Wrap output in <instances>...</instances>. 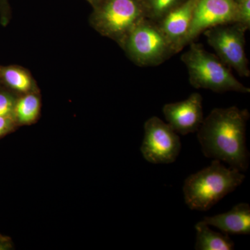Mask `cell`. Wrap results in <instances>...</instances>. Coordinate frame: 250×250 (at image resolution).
<instances>
[{
	"mask_svg": "<svg viewBox=\"0 0 250 250\" xmlns=\"http://www.w3.org/2000/svg\"><path fill=\"white\" fill-rule=\"evenodd\" d=\"M196 2L197 0H186L156 22L177 53L185 47L184 42L190 29Z\"/></svg>",
	"mask_w": 250,
	"mask_h": 250,
	"instance_id": "obj_10",
	"label": "cell"
},
{
	"mask_svg": "<svg viewBox=\"0 0 250 250\" xmlns=\"http://www.w3.org/2000/svg\"><path fill=\"white\" fill-rule=\"evenodd\" d=\"M11 19L10 0H0V24L6 27Z\"/></svg>",
	"mask_w": 250,
	"mask_h": 250,
	"instance_id": "obj_18",
	"label": "cell"
},
{
	"mask_svg": "<svg viewBox=\"0 0 250 250\" xmlns=\"http://www.w3.org/2000/svg\"><path fill=\"white\" fill-rule=\"evenodd\" d=\"M245 179L246 176L241 171L213 160L209 166L186 179L183 188L186 205L191 210H209L236 190Z\"/></svg>",
	"mask_w": 250,
	"mask_h": 250,
	"instance_id": "obj_2",
	"label": "cell"
},
{
	"mask_svg": "<svg viewBox=\"0 0 250 250\" xmlns=\"http://www.w3.org/2000/svg\"><path fill=\"white\" fill-rule=\"evenodd\" d=\"M249 118L248 109L237 106L212 110L197 131L205 157L223 161L241 172L248 170L250 153L246 146V126Z\"/></svg>",
	"mask_w": 250,
	"mask_h": 250,
	"instance_id": "obj_1",
	"label": "cell"
},
{
	"mask_svg": "<svg viewBox=\"0 0 250 250\" xmlns=\"http://www.w3.org/2000/svg\"><path fill=\"white\" fill-rule=\"evenodd\" d=\"M16 125L14 117L0 116V136L12 131Z\"/></svg>",
	"mask_w": 250,
	"mask_h": 250,
	"instance_id": "obj_19",
	"label": "cell"
},
{
	"mask_svg": "<svg viewBox=\"0 0 250 250\" xmlns=\"http://www.w3.org/2000/svg\"><path fill=\"white\" fill-rule=\"evenodd\" d=\"M237 7L234 0H197L185 47L207 29L236 22Z\"/></svg>",
	"mask_w": 250,
	"mask_h": 250,
	"instance_id": "obj_8",
	"label": "cell"
},
{
	"mask_svg": "<svg viewBox=\"0 0 250 250\" xmlns=\"http://www.w3.org/2000/svg\"><path fill=\"white\" fill-rule=\"evenodd\" d=\"M235 1H236V3H239L241 2V1H243V0H234Z\"/></svg>",
	"mask_w": 250,
	"mask_h": 250,
	"instance_id": "obj_21",
	"label": "cell"
},
{
	"mask_svg": "<svg viewBox=\"0 0 250 250\" xmlns=\"http://www.w3.org/2000/svg\"><path fill=\"white\" fill-rule=\"evenodd\" d=\"M208 226L218 228L227 234H250V207L249 204L240 203L226 213L214 216H207L201 220Z\"/></svg>",
	"mask_w": 250,
	"mask_h": 250,
	"instance_id": "obj_11",
	"label": "cell"
},
{
	"mask_svg": "<svg viewBox=\"0 0 250 250\" xmlns=\"http://www.w3.org/2000/svg\"><path fill=\"white\" fill-rule=\"evenodd\" d=\"M17 94L0 85V116L14 117Z\"/></svg>",
	"mask_w": 250,
	"mask_h": 250,
	"instance_id": "obj_16",
	"label": "cell"
},
{
	"mask_svg": "<svg viewBox=\"0 0 250 250\" xmlns=\"http://www.w3.org/2000/svg\"><path fill=\"white\" fill-rule=\"evenodd\" d=\"M181 60L188 72L189 82L197 89L215 93H250V88L241 83L216 54L208 52L201 43L190 42Z\"/></svg>",
	"mask_w": 250,
	"mask_h": 250,
	"instance_id": "obj_3",
	"label": "cell"
},
{
	"mask_svg": "<svg viewBox=\"0 0 250 250\" xmlns=\"http://www.w3.org/2000/svg\"><path fill=\"white\" fill-rule=\"evenodd\" d=\"M119 46L140 67L157 66L177 54L158 23L147 18L140 21Z\"/></svg>",
	"mask_w": 250,
	"mask_h": 250,
	"instance_id": "obj_4",
	"label": "cell"
},
{
	"mask_svg": "<svg viewBox=\"0 0 250 250\" xmlns=\"http://www.w3.org/2000/svg\"><path fill=\"white\" fill-rule=\"evenodd\" d=\"M86 1L91 5L92 7L95 8L97 6H98L103 0H86Z\"/></svg>",
	"mask_w": 250,
	"mask_h": 250,
	"instance_id": "obj_20",
	"label": "cell"
},
{
	"mask_svg": "<svg viewBox=\"0 0 250 250\" xmlns=\"http://www.w3.org/2000/svg\"><path fill=\"white\" fill-rule=\"evenodd\" d=\"M249 30L250 29V0H243L238 3L236 22Z\"/></svg>",
	"mask_w": 250,
	"mask_h": 250,
	"instance_id": "obj_17",
	"label": "cell"
},
{
	"mask_svg": "<svg viewBox=\"0 0 250 250\" xmlns=\"http://www.w3.org/2000/svg\"><path fill=\"white\" fill-rule=\"evenodd\" d=\"M144 131L141 151L146 161L153 164H170L177 160L182 143L170 125L153 116L145 123Z\"/></svg>",
	"mask_w": 250,
	"mask_h": 250,
	"instance_id": "obj_7",
	"label": "cell"
},
{
	"mask_svg": "<svg viewBox=\"0 0 250 250\" xmlns=\"http://www.w3.org/2000/svg\"><path fill=\"white\" fill-rule=\"evenodd\" d=\"M0 85L18 95L39 90L30 71L18 65H0Z\"/></svg>",
	"mask_w": 250,
	"mask_h": 250,
	"instance_id": "obj_12",
	"label": "cell"
},
{
	"mask_svg": "<svg viewBox=\"0 0 250 250\" xmlns=\"http://www.w3.org/2000/svg\"><path fill=\"white\" fill-rule=\"evenodd\" d=\"M41 109L40 91L19 95L15 104L14 118L16 124L29 125L39 119Z\"/></svg>",
	"mask_w": 250,
	"mask_h": 250,
	"instance_id": "obj_14",
	"label": "cell"
},
{
	"mask_svg": "<svg viewBox=\"0 0 250 250\" xmlns=\"http://www.w3.org/2000/svg\"><path fill=\"white\" fill-rule=\"evenodd\" d=\"M186 0H141L146 18L159 22Z\"/></svg>",
	"mask_w": 250,
	"mask_h": 250,
	"instance_id": "obj_15",
	"label": "cell"
},
{
	"mask_svg": "<svg viewBox=\"0 0 250 250\" xmlns=\"http://www.w3.org/2000/svg\"><path fill=\"white\" fill-rule=\"evenodd\" d=\"M93 9L90 25L118 45L140 21L146 18L141 0H103Z\"/></svg>",
	"mask_w": 250,
	"mask_h": 250,
	"instance_id": "obj_5",
	"label": "cell"
},
{
	"mask_svg": "<svg viewBox=\"0 0 250 250\" xmlns=\"http://www.w3.org/2000/svg\"><path fill=\"white\" fill-rule=\"evenodd\" d=\"M247 31L244 26L231 22L210 28L203 34L225 65L234 69L240 76L250 77L249 61L245 49Z\"/></svg>",
	"mask_w": 250,
	"mask_h": 250,
	"instance_id": "obj_6",
	"label": "cell"
},
{
	"mask_svg": "<svg viewBox=\"0 0 250 250\" xmlns=\"http://www.w3.org/2000/svg\"><path fill=\"white\" fill-rule=\"evenodd\" d=\"M163 113L177 134L186 136L196 132L204 121L202 95L194 93L183 101L166 104Z\"/></svg>",
	"mask_w": 250,
	"mask_h": 250,
	"instance_id": "obj_9",
	"label": "cell"
},
{
	"mask_svg": "<svg viewBox=\"0 0 250 250\" xmlns=\"http://www.w3.org/2000/svg\"><path fill=\"white\" fill-rule=\"evenodd\" d=\"M196 230V250H232L234 243L229 234L216 232L210 229L208 225L199 222L195 225Z\"/></svg>",
	"mask_w": 250,
	"mask_h": 250,
	"instance_id": "obj_13",
	"label": "cell"
}]
</instances>
